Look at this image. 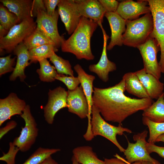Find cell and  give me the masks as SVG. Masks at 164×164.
<instances>
[{
    "label": "cell",
    "mask_w": 164,
    "mask_h": 164,
    "mask_svg": "<svg viewBox=\"0 0 164 164\" xmlns=\"http://www.w3.org/2000/svg\"><path fill=\"white\" fill-rule=\"evenodd\" d=\"M122 79L114 86L106 88L94 87L93 105L106 121L121 124L127 118L139 111H144L154 102L150 98L137 99L126 96Z\"/></svg>",
    "instance_id": "6da1fadb"
},
{
    "label": "cell",
    "mask_w": 164,
    "mask_h": 164,
    "mask_svg": "<svg viewBox=\"0 0 164 164\" xmlns=\"http://www.w3.org/2000/svg\"><path fill=\"white\" fill-rule=\"evenodd\" d=\"M98 26L93 20L81 17L71 36L62 42V51L73 54L78 60H93L94 56L91 50V39Z\"/></svg>",
    "instance_id": "7a4b0ae2"
},
{
    "label": "cell",
    "mask_w": 164,
    "mask_h": 164,
    "mask_svg": "<svg viewBox=\"0 0 164 164\" xmlns=\"http://www.w3.org/2000/svg\"><path fill=\"white\" fill-rule=\"evenodd\" d=\"M126 30L123 34V44L137 48L144 43L149 37L153 29V20L151 13L133 20H125Z\"/></svg>",
    "instance_id": "3957f363"
},
{
    "label": "cell",
    "mask_w": 164,
    "mask_h": 164,
    "mask_svg": "<svg viewBox=\"0 0 164 164\" xmlns=\"http://www.w3.org/2000/svg\"><path fill=\"white\" fill-rule=\"evenodd\" d=\"M91 114L90 124L94 137L100 135L105 138L114 144L121 152H124L125 149L118 142L116 136L117 135H122L125 132L131 133L132 131L122 127L121 124L115 126L109 124L102 118L98 110L93 105Z\"/></svg>",
    "instance_id": "277c9868"
},
{
    "label": "cell",
    "mask_w": 164,
    "mask_h": 164,
    "mask_svg": "<svg viewBox=\"0 0 164 164\" xmlns=\"http://www.w3.org/2000/svg\"><path fill=\"white\" fill-rule=\"evenodd\" d=\"M37 24L33 18L25 19L15 25L5 37L0 38V52L5 50L11 53L36 29Z\"/></svg>",
    "instance_id": "5b68a950"
},
{
    "label": "cell",
    "mask_w": 164,
    "mask_h": 164,
    "mask_svg": "<svg viewBox=\"0 0 164 164\" xmlns=\"http://www.w3.org/2000/svg\"><path fill=\"white\" fill-rule=\"evenodd\" d=\"M153 20V29L149 37L155 39L160 48L159 63L164 73V0H147Z\"/></svg>",
    "instance_id": "8992f818"
},
{
    "label": "cell",
    "mask_w": 164,
    "mask_h": 164,
    "mask_svg": "<svg viewBox=\"0 0 164 164\" xmlns=\"http://www.w3.org/2000/svg\"><path fill=\"white\" fill-rule=\"evenodd\" d=\"M20 116L24 120L25 125L22 128L19 136L14 139L12 143L19 151L26 152L28 151L35 142L39 129L29 105H26Z\"/></svg>",
    "instance_id": "52a82bcc"
},
{
    "label": "cell",
    "mask_w": 164,
    "mask_h": 164,
    "mask_svg": "<svg viewBox=\"0 0 164 164\" xmlns=\"http://www.w3.org/2000/svg\"><path fill=\"white\" fill-rule=\"evenodd\" d=\"M59 15L57 9L54 14L50 15L46 12L40 11L38 13L36 22L37 28L53 43L58 49L61 47L65 39L63 36L59 34L57 27V22Z\"/></svg>",
    "instance_id": "ba28073f"
},
{
    "label": "cell",
    "mask_w": 164,
    "mask_h": 164,
    "mask_svg": "<svg viewBox=\"0 0 164 164\" xmlns=\"http://www.w3.org/2000/svg\"><path fill=\"white\" fill-rule=\"evenodd\" d=\"M140 51L143 63L144 69L147 73L151 74L159 79L161 77V71L157 58L160 51L156 40L149 37L143 44L137 47Z\"/></svg>",
    "instance_id": "9c48e42d"
},
{
    "label": "cell",
    "mask_w": 164,
    "mask_h": 164,
    "mask_svg": "<svg viewBox=\"0 0 164 164\" xmlns=\"http://www.w3.org/2000/svg\"><path fill=\"white\" fill-rule=\"evenodd\" d=\"M148 132L147 130H145L142 133L134 135L133 139L136 141L134 143L128 140V146L124 153L128 162L131 164L137 161H145L154 164H161L150 155L147 150L146 138Z\"/></svg>",
    "instance_id": "30bf717a"
},
{
    "label": "cell",
    "mask_w": 164,
    "mask_h": 164,
    "mask_svg": "<svg viewBox=\"0 0 164 164\" xmlns=\"http://www.w3.org/2000/svg\"><path fill=\"white\" fill-rule=\"evenodd\" d=\"M67 103L68 111L75 114L81 119L87 117L88 126L87 131H91V118L88 101L80 85L75 90L67 91Z\"/></svg>",
    "instance_id": "8fae6325"
},
{
    "label": "cell",
    "mask_w": 164,
    "mask_h": 164,
    "mask_svg": "<svg viewBox=\"0 0 164 164\" xmlns=\"http://www.w3.org/2000/svg\"><path fill=\"white\" fill-rule=\"evenodd\" d=\"M47 104L43 108L44 117L49 124H53L56 113L63 108H67V91L60 86L49 90Z\"/></svg>",
    "instance_id": "7c38bea8"
},
{
    "label": "cell",
    "mask_w": 164,
    "mask_h": 164,
    "mask_svg": "<svg viewBox=\"0 0 164 164\" xmlns=\"http://www.w3.org/2000/svg\"><path fill=\"white\" fill-rule=\"evenodd\" d=\"M58 12L69 35L74 31L80 22L79 15L74 0H60L57 5Z\"/></svg>",
    "instance_id": "4fadbf2b"
},
{
    "label": "cell",
    "mask_w": 164,
    "mask_h": 164,
    "mask_svg": "<svg viewBox=\"0 0 164 164\" xmlns=\"http://www.w3.org/2000/svg\"><path fill=\"white\" fill-rule=\"evenodd\" d=\"M79 15L91 19L102 26L106 11L98 0H74Z\"/></svg>",
    "instance_id": "5bb4252c"
},
{
    "label": "cell",
    "mask_w": 164,
    "mask_h": 164,
    "mask_svg": "<svg viewBox=\"0 0 164 164\" xmlns=\"http://www.w3.org/2000/svg\"><path fill=\"white\" fill-rule=\"evenodd\" d=\"M116 12L125 20H133L142 15L151 13V11L147 0H128L119 3Z\"/></svg>",
    "instance_id": "9a60e30c"
},
{
    "label": "cell",
    "mask_w": 164,
    "mask_h": 164,
    "mask_svg": "<svg viewBox=\"0 0 164 164\" xmlns=\"http://www.w3.org/2000/svg\"><path fill=\"white\" fill-rule=\"evenodd\" d=\"M27 105L25 101L12 93L6 98L0 99V126L15 115L20 116Z\"/></svg>",
    "instance_id": "2e32d148"
},
{
    "label": "cell",
    "mask_w": 164,
    "mask_h": 164,
    "mask_svg": "<svg viewBox=\"0 0 164 164\" xmlns=\"http://www.w3.org/2000/svg\"><path fill=\"white\" fill-rule=\"evenodd\" d=\"M102 32L104 43L101 55L99 61L96 64L90 65L89 67V70L95 73L103 82H107L109 80V74L116 70L115 63L110 60L108 58L107 53V43L109 38L103 26L101 27Z\"/></svg>",
    "instance_id": "e0dca14e"
},
{
    "label": "cell",
    "mask_w": 164,
    "mask_h": 164,
    "mask_svg": "<svg viewBox=\"0 0 164 164\" xmlns=\"http://www.w3.org/2000/svg\"><path fill=\"white\" fill-rule=\"evenodd\" d=\"M104 16L109 22L111 30V40L107 49L111 50L115 46H121L123 45V34L126 29L125 20L116 12H106Z\"/></svg>",
    "instance_id": "ac0fdd59"
},
{
    "label": "cell",
    "mask_w": 164,
    "mask_h": 164,
    "mask_svg": "<svg viewBox=\"0 0 164 164\" xmlns=\"http://www.w3.org/2000/svg\"><path fill=\"white\" fill-rule=\"evenodd\" d=\"M145 88L149 97L157 99L164 92V84L144 68L134 72Z\"/></svg>",
    "instance_id": "d6986e66"
},
{
    "label": "cell",
    "mask_w": 164,
    "mask_h": 164,
    "mask_svg": "<svg viewBox=\"0 0 164 164\" xmlns=\"http://www.w3.org/2000/svg\"><path fill=\"white\" fill-rule=\"evenodd\" d=\"M17 56V60L15 69L10 76V80L14 81L19 77L23 82L26 77L24 70L26 67L31 64L29 50L22 42L17 46L13 51Z\"/></svg>",
    "instance_id": "ffe728a7"
},
{
    "label": "cell",
    "mask_w": 164,
    "mask_h": 164,
    "mask_svg": "<svg viewBox=\"0 0 164 164\" xmlns=\"http://www.w3.org/2000/svg\"><path fill=\"white\" fill-rule=\"evenodd\" d=\"M3 5L18 17L19 22L32 17V0H0Z\"/></svg>",
    "instance_id": "44dd1931"
},
{
    "label": "cell",
    "mask_w": 164,
    "mask_h": 164,
    "mask_svg": "<svg viewBox=\"0 0 164 164\" xmlns=\"http://www.w3.org/2000/svg\"><path fill=\"white\" fill-rule=\"evenodd\" d=\"M73 68L77 74V77L80 80V85L87 100L90 113L91 114L93 105L92 99L94 92L93 82L95 79V77L87 73L79 64H76Z\"/></svg>",
    "instance_id": "7402d4cb"
},
{
    "label": "cell",
    "mask_w": 164,
    "mask_h": 164,
    "mask_svg": "<svg viewBox=\"0 0 164 164\" xmlns=\"http://www.w3.org/2000/svg\"><path fill=\"white\" fill-rule=\"evenodd\" d=\"M122 78L125 81V91L128 93L140 98H150L134 72L125 73Z\"/></svg>",
    "instance_id": "603a6c76"
},
{
    "label": "cell",
    "mask_w": 164,
    "mask_h": 164,
    "mask_svg": "<svg viewBox=\"0 0 164 164\" xmlns=\"http://www.w3.org/2000/svg\"><path fill=\"white\" fill-rule=\"evenodd\" d=\"M73 156L79 163L81 164H106L104 161L100 159L88 146L77 147L73 150Z\"/></svg>",
    "instance_id": "cb8c5ba5"
},
{
    "label": "cell",
    "mask_w": 164,
    "mask_h": 164,
    "mask_svg": "<svg viewBox=\"0 0 164 164\" xmlns=\"http://www.w3.org/2000/svg\"><path fill=\"white\" fill-rule=\"evenodd\" d=\"M142 115L154 122H164V92L156 101L143 111Z\"/></svg>",
    "instance_id": "d4e9b609"
},
{
    "label": "cell",
    "mask_w": 164,
    "mask_h": 164,
    "mask_svg": "<svg viewBox=\"0 0 164 164\" xmlns=\"http://www.w3.org/2000/svg\"><path fill=\"white\" fill-rule=\"evenodd\" d=\"M58 51L52 44L44 45L29 50L31 63H36L41 60L49 58Z\"/></svg>",
    "instance_id": "484cf974"
},
{
    "label": "cell",
    "mask_w": 164,
    "mask_h": 164,
    "mask_svg": "<svg viewBox=\"0 0 164 164\" xmlns=\"http://www.w3.org/2000/svg\"><path fill=\"white\" fill-rule=\"evenodd\" d=\"M39 62L40 67L36 71L40 80L46 82L54 81L58 74L55 67L50 64L47 59L41 60Z\"/></svg>",
    "instance_id": "4316f807"
},
{
    "label": "cell",
    "mask_w": 164,
    "mask_h": 164,
    "mask_svg": "<svg viewBox=\"0 0 164 164\" xmlns=\"http://www.w3.org/2000/svg\"><path fill=\"white\" fill-rule=\"evenodd\" d=\"M23 42L28 50L45 44H51L54 46L53 43L37 27Z\"/></svg>",
    "instance_id": "83f0119b"
},
{
    "label": "cell",
    "mask_w": 164,
    "mask_h": 164,
    "mask_svg": "<svg viewBox=\"0 0 164 164\" xmlns=\"http://www.w3.org/2000/svg\"><path fill=\"white\" fill-rule=\"evenodd\" d=\"M60 150L59 149L39 147L22 164H40L48 157Z\"/></svg>",
    "instance_id": "f1b7e54d"
},
{
    "label": "cell",
    "mask_w": 164,
    "mask_h": 164,
    "mask_svg": "<svg viewBox=\"0 0 164 164\" xmlns=\"http://www.w3.org/2000/svg\"><path fill=\"white\" fill-rule=\"evenodd\" d=\"M20 23L17 16L2 4L0 5V25L7 31L15 25Z\"/></svg>",
    "instance_id": "f546056e"
},
{
    "label": "cell",
    "mask_w": 164,
    "mask_h": 164,
    "mask_svg": "<svg viewBox=\"0 0 164 164\" xmlns=\"http://www.w3.org/2000/svg\"><path fill=\"white\" fill-rule=\"evenodd\" d=\"M53 64L58 74L74 76L73 72L69 61L57 55L55 53L49 58Z\"/></svg>",
    "instance_id": "4dcf8cb0"
},
{
    "label": "cell",
    "mask_w": 164,
    "mask_h": 164,
    "mask_svg": "<svg viewBox=\"0 0 164 164\" xmlns=\"http://www.w3.org/2000/svg\"><path fill=\"white\" fill-rule=\"evenodd\" d=\"M142 121L143 124L147 126L149 129V136L148 142L154 144L158 137L164 134V122H154L144 117H142Z\"/></svg>",
    "instance_id": "1f68e13d"
},
{
    "label": "cell",
    "mask_w": 164,
    "mask_h": 164,
    "mask_svg": "<svg viewBox=\"0 0 164 164\" xmlns=\"http://www.w3.org/2000/svg\"><path fill=\"white\" fill-rule=\"evenodd\" d=\"M11 55L0 58V75L8 72L13 71L15 69L13 67L15 64V59L17 57L11 58Z\"/></svg>",
    "instance_id": "d6a6232c"
},
{
    "label": "cell",
    "mask_w": 164,
    "mask_h": 164,
    "mask_svg": "<svg viewBox=\"0 0 164 164\" xmlns=\"http://www.w3.org/2000/svg\"><path fill=\"white\" fill-rule=\"evenodd\" d=\"M56 80L63 82L67 86L68 90L73 91L75 90L80 84L78 77L68 76L63 74H58L56 77Z\"/></svg>",
    "instance_id": "836d02e7"
},
{
    "label": "cell",
    "mask_w": 164,
    "mask_h": 164,
    "mask_svg": "<svg viewBox=\"0 0 164 164\" xmlns=\"http://www.w3.org/2000/svg\"><path fill=\"white\" fill-rule=\"evenodd\" d=\"M9 148L7 153L3 152V155L0 158V160L5 162L7 164H15V158L19 149L12 143H9Z\"/></svg>",
    "instance_id": "e575fe53"
},
{
    "label": "cell",
    "mask_w": 164,
    "mask_h": 164,
    "mask_svg": "<svg viewBox=\"0 0 164 164\" xmlns=\"http://www.w3.org/2000/svg\"><path fill=\"white\" fill-rule=\"evenodd\" d=\"M106 12H115L119 3L115 0H98Z\"/></svg>",
    "instance_id": "d590c367"
},
{
    "label": "cell",
    "mask_w": 164,
    "mask_h": 164,
    "mask_svg": "<svg viewBox=\"0 0 164 164\" xmlns=\"http://www.w3.org/2000/svg\"><path fill=\"white\" fill-rule=\"evenodd\" d=\"M40 11L46 12L44 0H33L31 11V17H36L38 12Z\"/></svg>",
    "instance_id": "8d00e7d4"
},
{
    "label": "cell",
    "mask_w": 164,
    "mask_h": 164,
    "mask_svg": "<svg viewBox=\"0 0 164 164\" xmlns=\"http://www.w3.org/2000/svg\"><path fill=\"white\" fill-rule=\"evenodd\" d=\"M60 0H44L46 12L49 15H53L55 12L56 7Z\"/></svg>",
    "instance_id": "74e56055"
},
{
    "label": "cell",
    "mask_w": 164,
    "mask_h": 164,
    "mask_svg": "<svg viewBox=\"0 0 164 164\" xmlns=\"http://www.w3.org/2000/svg\"><path fill=\"white\" fill-rule=\"evenodd\" d=\"M147 150L150 154L152 152L157 153L160 156L164 158V147L157 146L154 144L147 142L146 144Z\"/></svg>",
    "instance_id": "f35d334b"
},
{
    "label": "cell",
    "mask_w": 164,
    "mask_h": 164,
    "mask_svg": "<svg viewBox=\"0 0 164 164\" xmlns=\"http://www.w3.org/2000/svg\"><path fill=\"white\" fill-rule=\"evenodd\" d=\"M116 158H105L104 161L106 164H130L126 160L116 154L114 155Z\"/></svg>",
    "instance_id": "ab89813d"
},
{
    "label": "cell",
    "mask_w": 164,
    "mask_h": 164,
    "mask_svg": "<svg viewBox=\"0 0 164 164\" xmlns=\"http://www.w3.org/2000/svg\"><path fill=\"white\" fill-rule=\"evenodd\" d=\"M17 125L16 121L12 120L8 122L6 125L0 129V139L2 137L9 131L15 128Z\"/></svg>",
    "instance_id": "60d3db41"
},
{
    "label": "cell",
    "mask_w": 164,
    "mask_h": 164,
    "mask_svg": "<svg viewBox=\"0 0 164 164\" xmlns=\"http://www.w3.org/2000/svg\"><path fill=\"white\" fill-rule=\"evenodd\" d=\"M40 164H58L52 158L51 156L45 159Z\"/></svg>",
    "instance_id": "b9f144b4"
},
{
    "label": "cell",
    "mask_w": 164,
    "mask_h": 164,
    "mask_svg": "<svg viewBox=\"0 0 164 164\" xmlns=\"http://www.w3.org/2000/svg\"><path fill=\"white\" fill-rule=\"evenodd\" d=\"M8 32L0 25V38L5 36L8 34Z\"/></svg>",
    "instance_id": "7bdbcfd3"
},
{
    "label": "cell",
    "mask_w": 164,
    "mask_h": 164,
    "mask_svg": "<svg viewBox=\"0 0 164 164\" xmlns=\"http://www.w3.org/2000/svg\"><path fill=\"white\" fill-rule=\"evenodd\" d=\"M130 164H154L151 162L145 161H138L132 163Z\"/></svg>",
    "instance_id": "ee69618b"
},
{
    "label": "cell",
    "mask_w": 164,
    "mask_h": 164,
    "mask_svg": "<svg viewBox=\"0 0 164 164\" xmlns=\"http://www.w3.org/2000/svg\"><path fill=\"white\" fill-rule=\"evenodd\" d=\"M164 142V134L160 135L156 140L155 142Z\"/></svg>",
    "instance_id": "f6af8a7d"
},
{
    "label": "cell",
    "mask_w": 164,
    "mask_h": 164,
    "mask_svg": "<svg viewBox=\"0 0 164 164\" xmlns=\"http://www.w3.org/2000/svg\"><path fill=\"white\" fill-rule=\"evenodd\" d=\"M72 164H79V163L76 159V158L73 156L72 158Z\"/></svg>",
    "instance_id": "bcb514c9"
},
{
    "label": "cell",
    "mask_w": 164,
    "mask_h": 164,
    "mask_svg": "<svg viewBox=\"0 0 164 164\" xmlns=\"http://www.w3.org/2000/svg\"></svg>",
    "instance_id": "7dc6e473"
}]
</instances>
